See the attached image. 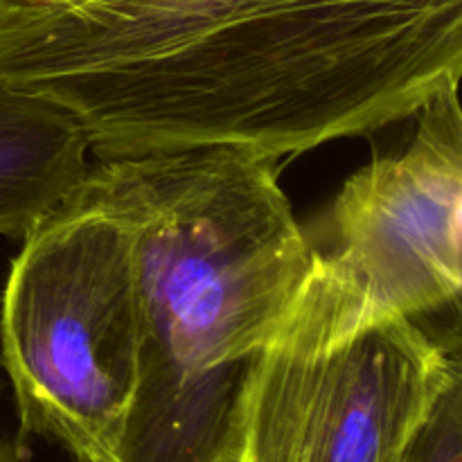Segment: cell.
Here are the masks:
<instances>
[{
    "instance_id": "5",
    "label": "cell",
    "mask_w": 462,
    "mask_h": 462,
    "mask_svg": "<svg viewBox=\"0 0 462 462\" xmlns=\"http://www.w3.org/2000/svg\"><path fill=\"white\" fill-rule=\"evenodd\" d=\"M409 147L352 174L334 199L325 262L373 314L458 311L462 289V113L458 88L420 108Z\"/></svg>"
},
{
    "instance_id": "1",
    "label": "cell",
    "mask_w": 462,
    "mask_h": 462,
    "mask_svg": "<svg viewBox=\"0 0 462 462\" xmlns=\"http://www.w3.org/2000/svg\"><path fill=\"white\" fill-rule=\"evenodd\" d=\"M462 0H0V84L104 158L368 135L460 86Z\"/></svg>"
},
{
    "instance_id": "2",
    "label": "cell",
    "mask_w": 462,
    "mask_h": 462,
    "mask_svg": "<svg viewBox=\"0 0 462 462\" xmlns=\"http://www.w3.org/2000/svg\"><path fill=\"white\" fill-rule=\"evenodd\" d=\"M275 161L237 144L104 158L134 235L140 374L111 462H235L244 395L314 248Z\"/></svg>"
},
{
    "instance_id": "3",
    "label": "cell",
    "mask_w": 462,
    "mask_h": 462,
    "mask_svg": "<svg viewBox=\"0 0 462 462\" xmlns=\"http://www.w3.org/2000/svg\"><path fill=\"white\" fill-rule=\"evenodd\" d=\"M456 382L458 329L373 314L314 248L253 365L235 462H402Z\"/></svg>"
},
{
    "instance_id": "7",
    "label": "cell",
    "mask_w": 462,
    "mask_h": 462,
    "mask_svg": "<svg viewBox=\"0 0 462 462\" xmlns=\"http://www.w3.org/2000/svg\"><path fill=\"white\" fill-rule=\"evenodd\" d=\"M402 462H462V382L442 395Z\"/></svg>"
},
{
    "instance_id": "4",
    "label": "cell",
    "mask_w": 462,
    "mask_h": 462,
    "mask_svg": "<svg viewBox=\"0 0 462 462\" xmlns=\"http://www.w3.org/2000/svg\"><path fill=\"white\" fill-rule=\"evenodd\" d=\"M21 242L0 310L21 433L111 462L140 374L134 235L81 179Z\"/></svg>"
},
{
    "instance_id": "8",
    "label": "cell",
    "mask_w": 462,
    "mask_h": 462,
    "mask_svg": "<svg viewBox=\"0 0 462 462\" xmlns=\"http://www.w3.org/2000/svg\"><path fill=\"white\" fill-rule=\"evenodd\" d=\"M23 458H25V451L21 442L0 438V462H23Z\"/></svg>"
},
{
    "instance_id": "6",
    "label": "cell",
    "mask_w": 462,
    "mask_h": 462,
    "mask_svg": "<svg viewBox=\"0 0 462 462\" xmlns=\"http://www.w3.org/2000/svg\"><path fill=\"white\" fill-rule=\"evenodd\" d=\"M90 144L50 99L0 84V235L23 239L77 189Z\"/></svg>"
}]
</instances>
